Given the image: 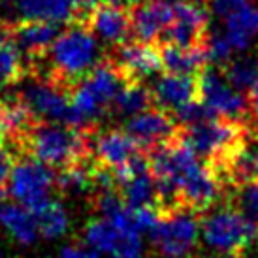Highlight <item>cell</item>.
<instances>
[{
  "label": "cell",
  "mask_w": 258,
  "mask_h": 258,
  "mask_svg": "<svg viewBox=\"0 0 258 258\" xmlns=\"http://www.w3.org/2000/svg\"><path fill=\"white\" fill-rule=\"evenodd\" d=\"M30 157L49 168L66 166L89 158V138L85 130L72 128L60 122H36L23 138Z\"/></svg>",
  "instance_id": "2"
},
{
  "label": "cell",
  "mask_w": 258,
  "mask_h": 258,
  "mask_svg": "<svg viewBox=\"0 0 258 258\" xmlns=\"http://www.w3.org/2000/svg\"><path fill=\"white\" fill-rule=\"evenodd\" d=\"M126 132L136 140L142 149L153 151L179 136L181 124L170 111L151 108L144 113L130 117L126 122Z\"/></svg>",
  "instance_id": "12"
},
{
  "label": "cell",
  "mask_w": 258,
  "mask_h": 258,
  "mask_svg": "<svg viewBox=\"0 0 258 258\" xmlns=\"http://www.w3.org/2000/svg\"><path fill=\"white\" fill-rule=\"evenodd\" d=\"M183 136L196 155L204 158V162L217 164L249 140V128L245 126V121L209 117L206 121L185 126Z\"/></svg>",
  "instance_id": "4"
},
{
  "label": "cell",
  "mask_w": 258,
  "mask_h": 258,
  "mask_svg": "<svg viewBox=\"0 0 258 258\" xmlns=\"http://www.w3.org/2000/svg\"><path fill=\"white\" fill-rule=\"evenodd\" d=\"M0 224L19 245H34L40 237L36 217L21 204H4L0 209Z\"/></svg>",
  "instance_id": "20"
},
{
  "label": "cell",
  "mask_w": 258,
  "mask_h": 258,
  "mask_svg": "<svg viewBox=\"0 0 258 258\" xmlns=\"http://www.w3.org/2000/svg\"><path fill=\"white\" fill-rule=\"evenodd\" d=\"M25 72L23 53L12 38L0 42V89L14 85Z\"/></svg>",
  "instance_id": "27"
},
{
  "label": "cell",
  "mask_w": 258,
  "mask_h": 258,
  "mask_svg": "<svg viewBox=\"0 0 258 258\" xmlns=\"http://www.w3.org/2000/svg\"><path fill=\"white\" fill-rule=\"evenodd\" d=\"M0 258H4V252H2V251H0Z\"/></svg>",
  "instance_id": "38"
},
{
  "label": "cell",
  "mask_w": 258,
  "mask_h": 258,
  "mask_svg": "<svg viewBox=\"0 0 258 258\" xmlns=\"http://www.w3.org/2000/svg\"><path fill=\"white\" fill-rule=\"evenodd\" d=\"M236 202L239 211H243L249 219L258 222V181L239 186L236 192Z\"/></svg>",
  "instance_id": "29"
},
{
  "label": "cell",
  "mask_w": 258,
  "mask_h": 258,
  "mask_svg": "<svg viewBox=\"0 0 258 258\" xmlns=\"http://www.w3.org/2000/svg\"><path fill=\"white\" fill-rule=\"evenodd\" d=\"M153 91L155 106L173 113L181 106L200 100V83L198 76H177V74H164L157 79Z\"/></svg>",
  "instance_id": "17"
},
{
  "label": "cell",
  "mask_w": 258,
  "mask_h": 258,
  "mask_svg": "<svg viewBox=\"0 0 258 258\" xmlns=\"http://www.w3.org/2000/svg\"><path fill=\"white\" fill-rule=\"evenodd\" d=\"M45 57L51 68L47 79L70 89L102 62L100 40L81 23L62 30Z\"/></svg>",
  "instance_id": "1"
},
{
  "label": "cell",
  "mask_w": 258,
  "mask_h": 258,
  "mask_svg": "<svg viewBox=\"0 0 258 258\" xmlns=\"http://www.w3.org/2000/svg\"><path fill=\"white\" fill-rule=\"evenodd\" d=\"M142 236L128 206H122L109 217L93 219L83 230L85 245L109 258H144Z\"/></svg>",
  "instance_id": "3"
},
{
  "label": "cell",
  "mask_w": 258,
  "mask_h": 258,
  "mask_svg": "<svg viewBox=\"0 0 258 258\" xmlns=\"http://www.w3.org/2000/svg\"><path fill=\"white\" fill-rule=\"evenodd\" d=\"M36 217L40 236L45 239H58L70 228V217L66 208L57 200H47L38 209L32 211Z\"/></svg>",
  "instance_id": "25"
},
{
  "label": "cell",
  "mask_w": 258,
  "mask_h": 258,
  "mask_svg": "<svg viewBox=\"0 0 258 258\" xmlns=\"http://www.w3.org/2000/svg\"><path fill=\"white\" fill-rule=\"evenodd\" d=\"M142 147L126 130H106L89 142V151L94 162L108 170H119L142 153Z\"/></svg>",
  "instance_id": "14"
},
{
  "label": "cell",
  "mask_w": 258,
  "mask_h": 258,
  "mask_svg": "<svg viewBox=\"0 0 258 258\" xmlns=\"http://www.w3.org/2000/svg\"><path fill=\"white\" fill-rule=\"evenodd\" d=\"M258 34V8L245 4L224 17V36L236 51H245Z\"/></svg>",
  "instance_id": "22"
},
{
  "label": "cell",
  "mask_w": 258,
  "mask_h": 258,
  "mask_svg": "<svg viewBox=\"0 0 258 258\" xmlns=\"http://www.w3.org/2000/svg\"><path fill=\"white\" fill-rule=\"evenodd\" d=\"M209 32L208 12L192 0L173 2V21L160 42L179 47H196L206 42Z\"/></svg>",
  "instance_id": "11"
},
{
  "label": "cell",
  "mask_w": 258,
  "mask_h": 258,
  "mask_svg": "<svg viewBox=\"0 0 258 258\" xmlns=\"http://www.w3.org/2000/svg\"><path fill=\"white\" fill-rule=\"evenodd\" d=\"M132 34L136 40L155 43L162 40L164 32L173 21V4L166 0H142L130 10Z\"/></svg>",
  "instance_id": "15"
},
{
  "label": "cell",
  "mask_w": 258,
  "mask_h": 258,
  "mask_svg": "<svg viewBox=\"0 0 258 258\" xmlns=\"http://www.w3.org/2000/svg\"><path fill=\"white\" fill-rule=\"evenodd\" d=\"M58 258H100V252L91 249L89 245H66L60 249Z\"/></svg>",
  "instance_id": "32"
},
{
  "label": "cell",
  "mask_w": 258,
  "mask_h": 258,
  "mask_svg": "<svg viewBox=\"0 0 258 258\" xmlns=\"http://www.w3.org/2000/svg\"><path fill=\"white\" fill-rule=\"evenodd\" d=\"M204 241L222 254H241L258 243V222L236 208L213 211L200 222Z\"/></svg>",
  "instance_id": "5"
},
{
  "label": "cell",
  "mask_w": 258,
  "mask_h": 258,
  "mask_svg": "<svg viewBox=\"0 0 258 258\" xmlns=\"http://www.w3.org/2000/svg\"><path fill=\"white\" fill-rule=\"evenodd\" d=\"M70 2H72V6H74L76 17L81 19V23H85L87 17L102 4V0H70Z\"/></svg>",
  "instance_id": "33"
},
{
  "label": "cell",
  "mask_w": 258,
  "mask_h": 258,
  "mask_svg": "<svg viewBox=\"0 0 258 258\" xmlns=\"http://www.w3.org/2000/svg\"><path fill=\"white\" fill-rule=\"evenodd\" d=\"M85 25L93 30V34L98 40L109 43L113 47L128 42V36L132 32L130 10L109 4V2H102L100 6L87 17Z\"/></svg>",
  "instance_id": "16"
},
{
  "label": "cell",
  "mask_w": 258,
  "mask_h": 258,
  "mask_svg": "<svg viewBox=\"0 0 258 258\" xmlns=\"http://www.w3.org/2000/svg\"><path fill=\"white\" fill-rule=\"evenodd\" d=\"M160 58H162V70L166 74H177V76H198L208 66V53L206 45L196 47H179L173 43L160 42Z\"/></svg>",
  "instance_id": "19"
},
{
  "label": "cell",
  "mask_w": 258,
  "mask_h": 258,
  "mask_svg": "<svg viewBox=\"0 0 258 258\" xmlns=\"http://www.w3.org/2000/svg\"><path fill=\"white\" fill-rule=\"evenodd\" d=\"M94 168L96 166H93V168L89 166V158L66 166L55 177V186L60 188L62 192L70 194H83L89 190H96L94 188Z\"/></svg>",
  "instance_id": "26"
},
{
  "label": "cell",
  "mask_w": 258,
  "mask_h": 258,
  "mask_svg": "<svg viewBox=\"0 0 258 258\" xmlns=\"http://www.w3.org/2000/svg\"><path fill=\"white\" fill-rule=\"evenodd\" d=\"M74 17L76 12L70 0H0V23L8 27L23 21L62 25Z\"/></svg>",
  "instance_id": "10"
},
{
  "label": "cell",
  "mask_w": 258,
  "mask_h": 258,
  "mask_svg": "<svg viewBox=\"0 0 258 258\" xmlns=\"http://www.w3.org/2000/svg\"><path fill=\"white\" fill-rule=\"evenodd\" d=\"M2 206H4V188L0 186V209H2Z\"/></svg>",
  "instance_id": "36"
},
{
  "label": "cell",
  "mask_w": 258,
  "mask_h": 258,
  "mask_svg": "<svg viewBox=\"0 0 258 258\" xmlns=\"http://www.w3.org/2000/svg\"><path fill=\"white\" fill-rule=\"evenodd\" d=\"M222 72L237 91L249 93L252 85L258 81V60L249 57L232 58L228 64L222 68Z\"/></svg>",
  "instance_id": "28"
},
{
  "label": "cell",
  "mask_w": 258,
  "mask_h": 258,
  "mask_svg": "<svg viewBox=\"0 0 258 258\" xmlns=\"http://www.w3.org/2000/svg\"><path fill=\"white\" fill-rule=\"evenodd\" d=\"M87 85V89L104 104V106H111L117 94L121 93V89L126 85L128 79L122 76V72L111 60L100 62L94 68L93 72L81 79Z\"/></svg>",
  "instance_id": "21"
},
{
  "label": "cell",
  "mask_w": 258,
  "mask_h": 258,
  "mask_svg": "<svg viewBox=\"0 0 258 258\" xmlns=\"http://www.w3.org/2000/svg\"><path fill=\"white\" fill-rule=\"evenodd\" d=\"M15 158L10 153L8 145L4 144V140H0V186H4L10 179V173L14 170Z\"/></svg>",
  "instance_id": "31"
},
{
  "label": "cell",
  "mask_w": 258,
  "mask_h": 258,
  "mask_svg": "<svg viewBox=\"0 0 258 258\" xmlns=\"http://www.w3.org/2000/svg\"><path fill=\"white\" fill-rule=\"evenodd\" d=\"M217 258H239V254H221V256Z\"/></svg>",
  "instance_id": "37"
},
{
  "label": "cell",
  "mask_w": 258,
  "mask_h": 258,
  "mask_svg": "<svg viewBox=\"0 0 258 258\" xmlns=\"http://www.w3.org/2000/svg\"><path fill=\"white\" fill-rule=\"evenodd\" d=\"M247 102H249V117L256 122L258 126V81L252 85V89L247 94Z\"/></svg>",
  "instance_id": "34"
},
{
  "label": "cell",
  "mask_w": 258,
  "mask_h": 258,
  "mask_svg": "<svg viewBox=\"0 0 258 258\" xmlns=\"http://www.w3.org/2000/svg\"><path fill=\"white\" fill-rule=\"evenodd\" d=\"M113 62L128 81H144L145 78L162 70L160 49L155 43L145 42H124L113 51Z\"/></svg>",
  "instance_id": "13"
},
{
  "label": "cell",
  "mask_w": 258,
  "mask_h": 258,
  "mask_svg": "<svg viewBox=\"0 0 258 258\" xmlns=\"http://www.w3.org/2000/svg\"><path fill=\"white\" fill-rule=\"evenodd\" d=\"M119 194L124 200L128 208H147V206H158V192H157V183L151 170L136 175H130L128 179H124L119 185Z\"/></svg>",
  "instance_id": "23"
},
{
  "label": "cell",
  "mask_w": 258,
  "mask_h": 258,
  "mask_svg": "<svg viewBox=\"0 0 258 258\" xmlns=\"http://www.w3.org/2000/svg\"><path fill=\"white\" fill-rule=\"evenodd\" d=\"M58 34H60L58 25L43 21H23L12 27L10 38L14 40L23 55H27L32 60H38L49 53L51 45L55 43Z\"/></svg>",
  "instance_id": "18"
},
{
  "label": "cell",
  "mask_w": 258,
  "mask_h": 258,
  "mask_svg": "<svg viewBox=\"0 0 258 258\" xmlns=\"http://www.w3.org/2000/svg\"><path fill=\"white\" fill-rule=\"evenodd\" d=\"M64 89L66 87L51 79H34L23 85L17 98L29 108L36 121L66 124L70 111V93H66Z\"/></svg>",
  "instance_id": "9"
},
{
  "label": "cell",
  "mask_w": 258,
  "mask_h": 258,
  "mask_svg": "<svg viewBox=\"0 0 258 258\" xmlns=\"http://www.w3.org/2000/svg\"><path fill=\"white\" fill-rule=\"evenodd\" d=\"M55 173L53 168L45 166L34 157H23L15 160L14 170L8 179V192L21 204L23 208L34 211L42 204L51 200V190L55 186Z\"/></svg>",
  "instance_id": "7"
},
{
  "label": "cell",
  "mask_w": 258,
  "mask_h": 258,
  "mask_svg": "<svg viewBox=\"0 0 258 258\" xmlns=\"http://www.w3.org/2000/svg\"><path fill=\"white\" fill-rule=\"evenodd\" d=\"M200 232V222L194 211L175 208L162 213L151 237L164 258H186L196 249Z\"/></svg>",
  "instance_id": "6"
},
{
  "label": "cell",
  "mask_w": 258,
  "mask_h": 258,
  "mask_svg": "<svg viewBox=\"0 0 258 258\" xmlns=\"http://www.w3.org/2000/svg\"><path fill=\"white\" fill-rule=\"evenodd\" d=\"M153 104H155L153 91L144 85V81H126V85L121 89V93L117 94V98L111 106L121 117L130 119L134 115H140L151 109Z\"/></svg>",
  "instance_id": "24"
},
{
  "label": "cell",
  "mask_w": 258,
  "mask_h": 258,
  "mask_svg": "<svg viewBox=\"0 0 258 258\" xmlns=\"http://www.w3.org/2000/svg\"><path fill=\"white\" fill-rule=\"evenodd\" d=\"M10 34H12V27H8V25H4V23H0V42L8 40Z\"/></svg>",
  "instance_id": "35"
},
{
  "label": "cell",
  "mask_w": 258,
  "mask_h": 258,
  "mask_svg": "<svg viewBox=\"0 0 258 258\" xmlns=\"http://www.w3.org/2000/svg\"><path fill=\"white\" fill-rule=\"evenodd\" d=\"M198 83H200V102L213 117L247 121L249 102L226 79L219 66H206L198 74Z\"/></svg>",
  "instance_id": "8"
},
{
  "label": "cell",
  "mask_w": 258,
  "mask_h": 258,
  "mask_svg": "<svg viewBox=\"0 0 258 258\" xmlns=\"http://www.w3.org/2000/svg\"><path fill=\"white\" fill-rule=\"evenodd\" d=\"M206 2L209 4L211 14L217 15V17H228L236 10L249 4V0H206Z\"/></svg>",
  "instance_id": "30"
}]
</instances>
